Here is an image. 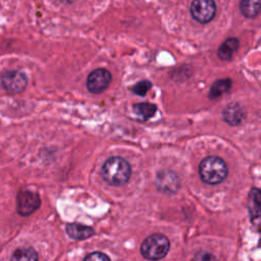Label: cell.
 <instances>
[{"label": "cell", "instance_id": "5b68a950", "mask_svg": "<svg viewBox=\"0 0 261 261\" xmlns=\"http://www.w3.org/2000/svg\"><path fill=\"white\" fill-rule=\"evenodd\" d=\"M1 84L4 90L10 94L22 92L28 85V77L18 70H9L2 74Z\"/></svg>", "mask_w": 261, "mask_h": 261}, {"label": "cell", "instance_id": "2e32d148", "mask_svg": "<svg viewBox=\"0 0 261 261\" xmlns=\"http://www.w3.org/2000/svg\"><path fill=\"white\" fill-rule=\"evenodd\" d=\"M12 260H37L38 255L33 248H19L11 256Z\"/></svg>", "mask_w": 261, "mask_h": 261}, {"label": "cell", "instance_id": "8992f818", "mask_svg": "<svg viewBox=\"0 0 261 261\" xmlns=\"http://www.w3.org/2000/svg\"><path fill=\"white\" fill-rule=\"evenodd\" d=\"M111 73L105 68H97L93 70L87 79V89L93 94L103 92L111 82Z\"/></svg>", "mask_w": 261, "mask_h": 261}, {"label": "cell", "instance_id": "6da1fadb", "mask_svg": "<svg viewBox=\"0 0 261 261\" xmlns=\"http://www.w3.org/2000/svg\"><path fill=\"white\" fill-rule=\"evenodd\" d=\"M129 163L121 157L108 158L101 169L103 179L110 186L119 187L126 184L130 177Z\"/></svg>", "mask_w": 261, "mask_h": 261}, {"label": "cell", "instance_id": "8fae6325", "mask_svg": "<svg viewBox=\"0 0 261 261\" xmlns=\"http://www.w3.org/2000/svg\"><path fill=\"white\" fill-rule=\"evenodd\" d=\"M66 233L73 240H85L94 234V229L80 223H69L66 225Z\"/></svg>", "mask_w": 261, "mask_h": 261}, {"label": "cell", "instance_id": "52a82bcc", "mask_svg": "<svg viewBox=\"0 0 261 261\" xmlns=\"http://www.w3.org/2000/svg\"><path fill=\"white\" fill-rule=\"evenodd\" d=\"M41 204L40 197L38 194L23 190L18 193L17 196V211L22 216H28L35 212Z\"/></svg>", "mask_w": 261, "mask_h": 261}, {"label": "cell", "instance_id": "ffe728a7", "mask_svg": "<svg viewBox=\"0 0 261 261\" xmlns=\"http://www.w3.org/2000/svg\"><path fill=\"white\" fill-rule=\"evenodd\" d=\"M62 2H65V3H72V2H74L75 0H61Z\"/></svg>", "mask_w": 261, "mask_h": 261}, {"label": "cell", "instance_id": "7a4b0ae2", "mask_svg": "<svg viewBox=\"0 0 261 261\" xmlns=\"http://www.w3.org/2000/svg\"><path fill=\"white\" fill-rule=\"evenodd\" d=\"M227 166L223 159L217 156H208L204 158L199 166L201 179L208 185H217L227 176Z\"/></svg>", "mask_w": 261, "mask_h": 261}, {"label": "cell", "instance_id": "7c38bea8", "mask_svg": "<svg viewBox=\"0 0 261 261\" xmlns=\"http://www.w3.org/2000/svg\"><path fill=\"white\" fill-rule=\"evenodd\" d=\"M238 49L239 40L237 38H228L219 46L217 55L221 60H230Z\"/></svg>", "mask_w": 261, "mask_h": 261}, {"label": "cell", "instance_id": "5bb4252c", "mask_svg": "<svg viewBox=\"0 0 261 261\" xmlns=\"http://www.w3.org/2000/svg\"><path fill=\"white\" fill-rule=\"evenodd\" d=\"M157 110L156 105L152 103H139L135 104L133 107V111L135 112L136 115L139 116L141 120H148L151 118Z\"/></svg>", "mask_w": 261, "mask_h": 261}, {"label": "cell", "instance_id": "9c48e42d", "mask_svg": "<svg viewBox=\"0 0 261 261\" xmlns=\"http://www.w3.org/2000/svg\"><path fill=\"white\" fill-rule=\"evenodd\" d=\"M223 119L230 125H239L245 119V110L239 103H229L223 110Z\"/></svg>", "mask_w": 261, "mask_h": 261}, {"label": "cell", "instance_id": "e0dca14e", "mask_svg": "<svg viewBox=\"0 0 261 261\" xmlns=\"http://www.w3.org/2000/svg\"><path fill=\"white\" fill-rule=\"evenodd\" d=\"M152 87V84L149 82V81H142V82H139L137 83L133 88H132V91L137 94V95H140V96H144L148 91L149 89Z\"/></svg>", "mask_w": 261, "mask_h": 261}, {"label": "cell", "instance_id": "30bf717a", "mask_svg": "<svg viewBox=\"0 0 261 261\" xmlns=\"http://www.w3.org/2000/svg\"><path fill=\"white\" fill-rule=\"evenodd\" d=\"M260 191L257 188H253L249 195V212L252 223L259 226L260 223Z\"/></svg>", "mask_w": 261, "mask_h": 261}, {"label": "cell", "instance_id": "9a60e30c", "mask_svg": "<svg viewBox=\"0 0 261 261\" xmlns=\"http://www.w3.org/2000/svg\"><path fill=\"white\" fill-rule=\"evenodd\" d=\"M230 86H231V81L229 79H222L214 82L210 88L209 97L211 99H217L221 97L224 93H226L230 89Z\"/></svg>", "mask_w": 261, "mask_h": 261}, {"label": "cell", "instance_id": "3957f363", "mask_svg": "<svg viewBox=\"0 0 261 261\" xmlns=\"http://www.w3.org/2000/svg\"><path fill=\"white\" fill-rule=\"evenodd\" d=\"M169 248L168 239L161 233H155L144 240L141 246V253L146 259L159 260L167 255Z\"/></svg>", "mask_w": 261, "mask_h": 261}, {"label": "cell", "instance_id": "d6986e66", "mask_svg": "<svg viewBox=\"0 0 261 261\" xmlns=\"http://www.w3.org/2000/svg\"><path fill=\"white\" fill-rule=\"evenodd\" d=\"M195 258H197V259H214V257L212 256V255H210V254H208V253H206L205 255L203 254L202 256H199V255H197V256H195Z\"/></svg>", "mask_w": 261, "mask_h": 261}, {"label": "cell", "instance_id": "4fadbf2b", "mask_svg": "<svg viewBox=\"0 0 261 261\" xmlns=\"http://www.w3.org/2000/svg\"><path fill=\"white\" fill-rule=\"evenodd\" d=\"M260 8V0H241L240 2V10L247 18H255L259 14Z\"/></svg>", "mask_w": 261, "mask_h": 261}, {"label": "cell", "instance_id": "277c9868", "mask_svg": "<svg viewBox=\"0 0 261 261\" xmlns=\"http://www.w3.org/2000/svg\"><path fill=\"white\" fill-rule=\"evenodd\" d=\"M191 14L200 23L210 22L216 13L214 0H193L190 7Z\"/></svg>", "mask_w": 261, "mask_h": 261}, {"label": "cell", "instance_id": "ba28073f", "mask_svg": "<svg viewBox=\"0 0 261 261\" xmlns=\"http://www.w3.org/2000/svg\"><path fill=\"white\" fill-rule=\"evenodd\" d=\"M156 186L162 192L173 193L177 190L178 187L177 176L172 171L161 170L160 172L157 173Z\"/></svg>", "mask_w": 261, "mask_h": 261}, {"label": "cell", "instance_id": "ac0fdd59", "mask_svg": "<svg viewBox=\"0 0 261 261\" xmlns=\"http://www.w3.org/2000/svg\"><path fill=\"white\" fill-rule=\"evenodd\" d=\"M109 259L110 258L107 255H105L104 253H101V252H94L85 257L86 261H88V260H90V261H106L107 260L108 261Z\"/></svg>", "mask_w": 261, "mask_h": 261}]
</instances>
